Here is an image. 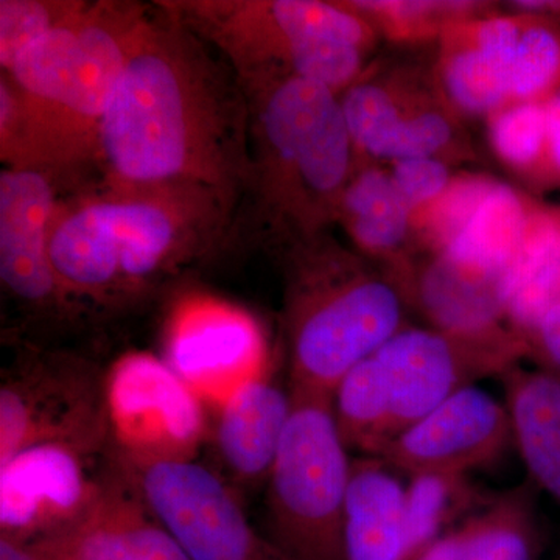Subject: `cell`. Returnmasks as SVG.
Here are the masks:
<instances>
[{"label":"cell","instance_id":"6da1fadb","mask_svg":"<svg viewBox=\"0 0 560 560\" xmlns=\"http://www.w3.org/2000/svg\"><path fill=\"white\" fill-rule=\"evenodd\" d=\"M97 171L125 186L200 184L242 201L248 97L205 40L154 3L106 110Z\"/></svg>","mask_w":560,"mask_h":560},{"label":"cell","instance_id":"7a4b0ae2","mask_svg":"<svg viewBox=\"0 0 560 560\" xmlns=\"http://www.w3.org/2000/svg\"><path fill=\"white\" fill-rule=\"evenodd\" d=\"M77 187L50 228V257L81 307H119L212 253L241 201L200 184Z\"/></svg>","mask_w":560,"mask_h":560},{"label":"cell","instance_id":"3957f363","mask_svg":"<svg viewBox=\"0 0 560 560\" xmlns=\"http://www.w3.org/2000/svg\"><path fill=\"white\" fill-rule=\"evenodd\" d=\"M151 9L91 2L2 72L18 92L0 108L3 168H44L69 179L97 168L103 119Z\"/></svg>","mask_w":560,"mask_h":560},{"label":"cell","instance_id":"277c9868","mask_svg":"<svg viewBox=\"0 0 560 560\" xmlns=\"http://www.w3.org/2000/svg\"><path fill=\"white\" fill-rule=\"evenodd\" d=\"M242 86L250 179L241 202H249L250 224L282 249L326 234L357 167L340 95L296 77Z\"/></svg>","mask_w":560,"mask_h":560},{"label":"cell","instance_id":"5b68a950","mask_svg":"<svg viewBox=\"0 0 560 560\" xmlns=\"http://www.w3.org/2000/svg\"><path fill=\"white\" fill-rule=\"evenodd\" d=\"M290 389L330 397L360 361L408 326L389 272L329 234L283 249Z\"/></svg>","mask_w":560,"mask_h":560},{"label":"cell","instance_id":"8992f818","mask_svg":"<svg viewBox=\"0 0 560 560\" xmlns=\"http://www.w3.org/2000/svg\"><path fill=\"white\" fill-rule=\"evenodd\" d=\"M156 5L234 70L242 84L276 77L315 81L341 95L366 70L381 35L342 2L160 0Z\"/></svg>","mask_w":560,"mask_h":560},{"label":"cell","instance_id":"52a82bcc","mask_svg":"<svg viewBox=\"0 0 560 560\" xmlns=\"http://www.w3.org/2000/svg\"><path fill=\"white\" fill-rule=\"evenodd\" d=\"M293 394L289 423L267 481L265 536L287 560H342L352 470L330 397Z\"/></svg>","mask_w":560,"mask_h":560},{"label":"cell","instance_id":"ba28073f","mask_svg":"<svg viewBox=\"0 0 560 560\" xmlns=\"http://www.w3.org/2000/svg\"><path fill=\"white\" fill-rule=\"evenodd\" d=\"M39 445L108 455V383L91 360L28 346L2 371L0 464Z\"/></svg>","mask_w":560,"mask_h":560},{"label":"cell","instance_id":"9c48e42d","mask_svg":"<svg viewBox=\"0 0 560 560\" xmlns=\"http://www.w3.org/2000/svg\"><path fill=\"white\" fill-rule=\"evenodd\" d=\"M108 458L187 560H287L219 471L194 459Z\"/></svg>","mask_w":560,"mask_h":560},{"label":"cell","instance_id":"30bf717a","mask_svg":"<svg viewBox=\"0 0 560 560\" xmlns=\"http://www.w3.org/2000/svg\"><path fill=\"white\" fill-rule=\"evenodd\" d=\"M357 164L474 156L459 114L436 80L416 69L368 70L340 95Z\"/></svg>","mask_w":560,"mask_h":560},{"label":"cell","instance_id":"8fae6325","mask_svg":"<svg viewBox=\"0 0 560 560\" xmlns=\"http://www.w3.org/2000/svg\"><path fill=\"white\" fill-rule=\"evenodd\" d=\"M70 180L44 168L0 172V282L28 319L70 324L84 308L62 285L50 257V228Z\"/></svg>","mask_w":560,"mask_h":560},{"label":"cell","instance_id":"7c38bea8","mask_svg":"<svg viewBox=\"0 0 560 560\" xmlns=\"http://www.w3.org/2000/svg\"><path fill=\"white\" fill-rule=\"evenodd\" d=\"M374 357L388 385L397 436L459 390L501 377L528 357V349L517 334L471 340L408 324Z\"/></svg>","mask_w":560,"mask_h":560},{"label":"cell","instance_id":"4fadbf2b","mask_svg":"<svg viewBox=\"0 0 560 560\" xmlns=\"http://www.w3.org/2000/svg\"><path fill=\"white\" fill-rule=\"evenodd\" d=\"M109 451L131 459H194L200 405L178 372L147 355L106 374Z\"/></svg>","mask_w":560,"mask_h":560},{"label":"cell","instance_id":"5bb4252c","mask_svg":"<svg viewBox=\"0 0 560 560\" xmlns=\"http://www.w3.org/2000/svg\"><path fill=\"white\" fill-rule=\"evenodd\" d=\"M511 444L506 405L475 385L400 431L381 458L407 477L427 470L470 474L495 463Z\"/></svg>","mask_w":560,"mask_h":560},{"label":"cell","instance_id":"9a60e30c","mask_svg":"<svg viewBox=\"0 0 560 560\" xmlns=\"http://www.w3.org/2000/svg\"><path fill=\"white\" fill-rule=\"evenodd\" d=\"M25 545L35 560H187L108 455L90 503L60 528Z\"/></svg>","mask_w":560,"mask_h":560},{"label":"cell","instance_id":"2e32d148","mask_svg":"<svg viewBox=\"0 0 560 560\" xmlns=\"http://www.w3.org/2000/svg\"><path fill=\"white\" fill-rule=\"evenodd\" d=\"M92 456L39 445L0 464V537L31 544L60 528L92 500L105 475Z\"/></svg>","mask_w":560,"mask_h":560},{"label":"cell","instance_id":"e0dca14e","mask_svg":"<svg viewBox=\"0 0 560 560\" xmlns=\"http://www.w3.org/2000/svg\"><path fill=\"white\" fill-rule=\"evenodd\" d=\"M408 307L416 308L433 329L471 340L515 334L508 323L506 282L471 270L442 254H412L388 268Z\"/></svg>","mask_w":560,"mask_h":560},{"label":"cell","instance_id":"ac0fdd59","mask_svg":"<svg viewBox=\"0 0 560 560\" xmlns=\"http://www.w3.org/2000/svg\"><path fill=\"white\" fill-rule=\"evenodd\" d=\"M521 14L455 22L440 38L434 80L459 117H485L508 105Z\"/></svg>","mask_w":560,"mask_h":560},{"label":"cell","instance_id":"d6986e66","mask_svg":"<svg viewBox=\"0 0 560 560\" xmlns=\"http://www.w3.org/2000/svg\"><path fill=\"white\" fill-rule=\"evenodd\" d=\"M293 394L267 371L238 383L221 405L213 451L221 477L241 492L267 486L289 423Z\"/></svg>","mask_w":560,"mask_h":560},{"label":"cell","instance_id":"ffe728a7","mask_svg":"<svg viewBox=\"0 0 560 560\" xmlns=\"http://www.w3.org/2000/svg\"><path fill=\"white\" fill-rule=\"evenodd\" d=\"M397 474L381 456L352 459L342 560H412L405 485Z\"/></svg>","mask_w":560,"mask_h":560},{"label":"cell","instance_id":"44dd1931","mask_svg":"<svg viewBox=\"0 0 560 560\" xmlns=\"http://www.w3.org/2000/svg\"><path fill=\"white\" fill-rule=\"evenodd\" d=\"M536 489L528 480L495 493L485 510L434 540L415 560L539 559Z\"/></svg>","mask_w":560,"mask_h":560},{"label":"cell","instance_id":"7402d4cb","mask_svg":"<svg viewBox=\"0 0 560 560\" xmlns=\"http://www.w3.org/2000/svg\"><path fill=\"white\" fill-rule=\"evenodd\" d=\"M500 378L512 444L521 453L529 481L560 508V377L517 364Z\"/></svg>","mask_w":560,"mask_h":560},{"label":"cell","instance_id":"603a6c76","mask_svg":"<svg viewBox=\"0 0 560 560\" xmlns=\"http://www.w3.org/2000/svg\"><path fill=\"white\" fill-rule=\"evenodd\" d=\"M337 223L357 253L383 268L415 254L410 210L400 200L389 171L378 164H357L342 191Z\"/></svg>","mask_w":560,"mask_h":560},{"label":"cell","instance_id":"cb8c5ba5","mask_svg":"<svg viewBox=\"0 0 560 560\" xmlns=\"http://www.w3.org/2000/svg\"><path fill=\"white\" fill-rule=\"evenodd\" d=\"M508 323L522 338L560 302V209L534 202L506 279Z\"/></svg>","mask_w":560,"mask_h":560},{"label":"cell","instance_id":"d4e9b609","mask_svg":"<svg viewBox=\"0 0 560 560\" xmlns=\"http://www.w3.org/2000/svg\"><path fill=\"white\" fill-rule=\"evenodd\" d=\"M530 206L533 200L528 197L510 184L495 180L458 234L436 254L506 282Z\"/></svg>","mask_w":560,"mask_h":560},{"label":"cell","instance_id":"484cf974","mask_svg":"<svg viewBox=\"0 0 560 560\" xmlns=\"http://www.w3.org/2000/svg\"><path fill=\"white\" fill-rule=\"evenodd\" d=\"M493 495L469 474L427 470L408 475L405 515L412 560L434 540L466 522L492 501Z\"/></svg>","mask_w":560,"mask_h":560},{"label":"cell","instance_id":"4316f807","mask_svg":"<svg viewBox=\"0 0 560 560\" xmlns=\"http://www.w3.org/2000/svg\"><path fill=\"white\" fill-rule=\"evenodd\" d=\"M330 405L346 447L357 456H381L396 436L388 385L374 355L338 382Z\"/></svg>","mask_w":560,"mask_h":560},{"label":"cell","instance_id":"83f0119b","mask_svg":"<svg viewBox=\"0 0 560 560\" xmlns=\"http://www.w3.org/2000/svg\"><path fill=\"white\" fill-rule=\"evenodd\" d=\"M486 121L497 160L533 186L550 187L545 103H508Z\"/></svg>","mask_w":560,"mask_h":560},{"label":"cell","instance_id":"f1b7e54d","mask_svg":"<svg viewBox=\"0 0 560 560\" xmlns=\"http://www.w3.org/2000/svg\"><path fill=\"white\" fill-rule=\"evenodd\" d=\"M346 7L374 25L378 35L397 44L440 40L455 22L492 14L486 2H431V0H346Z\"/></svg>","mask_w":560,"mask_h":560},{"label":"cell","instance_id":"f546056e","mask_svg":"<svg viewBox=\"0 0 560 560\" xmlns=\"http://www.w3.org/2000/svg\"><path fill=\"white\" fill-rule=\"evenodd\" d=\"M521 18L508 103H547L560 94V22L533 14Z\"/></svg>","mask_w":560,"mask_h":560},{"label":"cell","instance_id":"4dcf8cb0","mask_svg":"<svg viewBox=\"0 0 560 560\" xmlns=\"http://www.w3.org/2000/svg\"><path fill=\"white\" fill-rule=\"evenodd\" d=\"M88 0H0V68L9 70L22 51L75 21Z\"/></svg>","mask_w":560,"mask_h":560},{"label":"cell","instance_id":"1f68e13d","mask_svg":"<svg viewBox=\"0 0 560 560\" xmlns=\"http://www.w3.org/2000/svg\"><path fill=\"white\" fill-rule=\"evenodd\" d=\"M497 179L478 173H460L429 208L412 217L415 242L425 253H438L452 242L470 219Z\"/></svg>","mask_w":560,"mask_h":560},{"label":"cell","instance_id":"d6a6232c","mask_svg":"<svg viewBox=\"0 0 560 560\" xmlns=\"http://www.w3.org/2000/svg\"><path fill=\"white\" fill-rule=\"evenodd\" d=\"M453 165L434 158H411L393 162L390 179L400 200L410 210L411 219L444 194L451 186Z\"/></svg>","mask_w":560,"mask_h":560},{"label":"cell","instance_id":"836d02e7","mask_svg":"<svg viewBox=\"0 0 560 560\" xmlns=\"http://www.w3.org/2000/svg\"><path fill=\"white\" fill-rule=\"evenodd\" d=\"M528 357L539 370L560 377V302L523 337Z\"/></svg>","mask_w":560,"mask_h":560},{"label":"cell","instance_id":"e575fe53","mask_svg":"<svg viewBox=\"0 0 560 560\" xmlns=\"http://www.w3.org/2000/svg\"><path fill=\"white\" fill-rule=\"evenodd\" d=\"M548 162H550V187L560 186V94L547 103Z\"/></svg>","mask_w":560,"mask_h":560},{"label":"cell","instance_id":"d590c367","mask_svg":"<svg viewBox=\"0 0 560 560\" xmlns=\"http://www.w3.org/2000/svg\"><path fill=\"white\" fill-rule=\"evenodd\" d=\"M508 9L512 13L533 14L560 22V0H533V2H511Z\"/></svg>","mask_w":560,"mask_h":560},{"label":"cell","instance_id":"8d00e7d4","mask_svg":"<svg viewBox=\"0 0 560 560\" xmlns=\"http://www.w3.org/2000/svg\"><path fill=\"white\" fill-rule=\"evenodd\" d=\"M0 560H35L27 545L0 537Z\"/></svg>","mask_w":560,"mask_h":560}]
</instances>
